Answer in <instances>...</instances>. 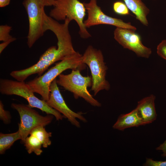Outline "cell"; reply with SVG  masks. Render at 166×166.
Returning a JSON list of instances; mask_svg holds the SVG:
<instances>
[{
    "mask_svg": "<svg viewBox=\"0 0 166 166\" xmlns=\"http://www.w3.org/2000/svg\"><path fill=\"white\" fill-rule=\"evenodd\" d=\"M144 165L146 166H166V160L165 161H156L146 158L145 163Z\"/></svg>",
    "mask_w": 166,
    "mask_h": 166,
    "instance_id": "7402d4cb",
    "label": "cell"
},
{
    "mask_svg": "<svg viewBox=\"0 0 166 166\" xmlns=\"http://www.w3.org/2000/svg\"><path fill=\"white\" fill-rule=\"evenodd\" d=\"M16 40L15 38L13 37L9 40L3 42L0 44V53L1 54L5 49L11 42Z\"/></svg>",
    "mask_w": 166,
    "mask_h": 166,
    "instance_id": "603a6c76",
    "label": "cell"
},
{
    "mask_svg": "<svg viewBox=\"0 0 166 166\" xmlns=\"http://www.w3.org/2000/svg\"><path fill=\"white\" fill-rule=\"evenodd\" d=\"M114 12L117 14L125 15L129 14V9L123 2L120 1L115 2L113 6Z\"/></svg>",
    "mask_w": 166,
    "mask_h": 166,
    "instance_id": "ac0fdd59",
    "label": "cell"
},
{
    "mask_svg": "<svg viewBox=\"0 0 166 166\" xmlns=\"http://www.w3.org/2000/svg\"><path fill=\"white\" fill-rule=\"evenodd\" d=\"M11 117L9 112L5 110L2 101H0V119L4 123L7 124L10 121Z\"/></svg>",
    "mask_w": 166,
    "mask_h": 166,
    "instance_id": "ffe728a7",
    "label": "cell"
},
{
    "mask_svg": "<svg viewBox=\"0 0 166 166\" xmlns=\"http://www.w3.org/2000/svg\"><path fill=\"white\" fill-rule=\"evenodd\" d=\"M22 4L27 13L29 30L27 44L31 48L44 33L43 30L45 6L40 0H24Z\"/></svg>",
    "mask_w": 166,
    "mask_h": 166,
    "instance_id": "ba28073f",
    "label": "cell"
},
{
    "mask_svg": "<svg viewBox=\"0 0 166 166\" xmlns=\"http://www.w3.org/2000/svg\"><path fill=\"white\" fill-rule=\"evenodd\" d=\"M11 107L19 114L20 121L18 124V131L23 143L33 129L39 126H45L49 124L52 122L54 116L51 114L43 116L28 105L23 104L13 103Z\"/></svg>",
    "mask_w": 166,
    "mask_h": 166,
    "instance_id": "52a82bcc",
    "label": "cell"
},
{
    "mask_svg": "<svg viewBox=\"0 0 166 166\" xmlns=\"http://www.w3.org/2000/svg\"><path fill=\"white\" fill-rule=\"evenodd\" d=\"M18 140H21V136L18 131L14 133H0V154H3L9 149L14 143Z\"/></svg>",
    "mask_w": 166,
    "mask_h": 166,
    "instance_id": "9a60e30c",
    "label": "cell"
},
{
    "mask_svg": "<svg viewBox=\"0 0 166 166\" xmlns=\"http://www.w3.org/2000/svg\"><path fill=\"white\" fill-rule=\"evenodd\" d=\"M57 83L73 93L75 99L81 97L93 106H101V104L93 97L88 90V88L92 85V77L82 76L79 70H72L68 74H61L57 80Z\"/></svg>",
    "mask_w": 166,
    "mask_h": 166,
    "instance_id": "8992f818",
    "label": "cell"
},
{
    "mask_svg": "<svg viewBox=\"0 0 166 166\" xmlns=\"http://www.w3.org/2000/svg\"><path fill=\"white\" fill-rule=\"evenodd\" d=\"M45 6H54L55 0H40Z\"/></svg>",
    "mask_w": 166,
    "mask_h": 166,
    "instance_id": "d4e9b609",
    "label": "cell"
},
{
    "mask_svg": "<svg viewBox=\"0 0 166 166\" xmlns=\"http://www.w3.org/2000/svg\"><path fill=\"white\" fill-rule=\"evenodd\" d=\"M49 91L48 99L46 101L49 106L62 114L72 124L78 128L80 127V124L77 118L85 123L87 122L82 113L75 112L67 105L58 87L56 78L50 84Z\"/></svg>",
    "mask_w": 166,
    "mask_h": 166,
    "instance_id": "8fae6325",
    "label": "cell"
},
{
    "mask_svg": "<svg viewBox=\"0 0 166 166\" xmlns=\"http://www.w3.org/2000/svg\"><path fill=\"white\" fill-rule=\"evenodd\" d=\"M155 97L153 95L138 102L136 108L138 115L145 124L152 123L157 118L155 105Z\"/></svg>",
    "mask_w": 166,
    "mask_h": 166,
    "instance_id": "7c38bea8",
    "label": "cell"
},
{
    "mask_svg": "<svg viewBox=\"0 0 166 166\" xmlns=\"http://www.w3.org/2000/svg\"><path fill=\"white\" fill-rule=\"evenodd\" d=\"M0 92L3 95L21 97L28 101V105L30 107L38 109L47 114L52 115L57 121L65 118L59 112L49 106L45 101L36 97L30 85L24 81L1 78Z\"/></svg>",
    "mask_w": 166,
    "mask_h": 166,
    "instance_id": "3957f363",
    "label": "cell"
},
{
    "mask_svg": "<svg viewBox=\"0 0 166 166\" xmlns=\"http://www.w3.org/2000/svg\"><path fill=\"white\" fill-rule=\"evenodd\" d=\"M10 0H0V7H3L9 5Z\"/></svg>",
    "mask_w": 166,
    "mask_h": 166,
    "instance_id": "484cf974",
    "label": "cell"
},
{
    "mask_svg": "<svg viewBox=\"0 0 166 166\" xmlns=\"http://www.w3.org/2000/svg\"><path fill=\"white\" fill-rule=\"evenodd\" d=\"M45 126H39L32 130L30 135H33L39 140L44 148H47L51 145V141L49 138L52 136V133L48 132Z\"/></svg>",
    "mask_w": 166,
    "mask_h": 166,
    "instance_id": "e0dca14e",
    "label": "cell"
},
{
    "mask_svg": "<svg viewBox=\"0 0 166 166\" xmlns=\"http://www.w3.org/2000/svg\"><path fill=\"white\" fill-rule=\"evenodd\" d=\"M11 30L12 27L7 25L0 26V41L6 42L13 38L10 34Z\"/></svg>",
    "mask_w": 166,
    "mask_h": 166,
    "instance_id": "d6986e66",
    "label": "cell"
},
{
    "mask_svg": "<svg viewBox=\"0 0 166 166\" xmlns=\"http://www.w3.org/2000/svg\"><path fill=\"white\" fill-rule=\"evenodd\" d=\"M88 13V17L84 21L86 28L100 25L106 24L115 26L116 27L130 29L135 30L136 28L130 23H127L122 20L106 15L97 4V0H90L88 3H84Z\"/></svg>",
    "mask_w": 166,
    "mask_h": 166,
    "instance_id": "9c48e42d",
    "label": "cell"
},
{
    "mask_svg": "<svg viewBox=\"0 0 166 166\" xmlns=\"http://www.w3.org/2000/svg\"><path fill=\"white\" fill-rule=\"evenodd\" d=\"M51 31L57 37V47L53 46L49 47L41 56L37 63L28 68L12 71L11 76L17 81H24L32 75L37 74L41 76L52 64L76 52L73 46L68 25L57 24L53 27Z\"/></svg>",
    "mask_w": 166,
    "mask_h": 166,
    "instance_id": "6da1fadb",
    "label": "cell"
},
{
    "mask_svg": "<svg viewBox=\"0 0 166 166\" xmlns=\"http://www.w3.org/2000/svg\"><path fill=\"white\" fill-rule=\"evenodd\" d=\"M158 55L166 60V40H164L158 45L157 47Z\"/></svg>",
    "mask_w": 166,
    "mask_h": 166,
    "instance_id": "44dd1931",
    "label": "cell"
},
{
    "mask_svg": "<svg viewBox=\"0 0 166 166\" xmlns=\"http://www.w3.org/2000/svg\"><path fill=\"white\" fill-rule=\"evenodd\" d=\"M82 60L90 70L92 78L91 90L94 95L101 90H108L110 85L106 79L107 67L101 50L89 45L82 56Z\"/></svg>",
    "mask_w": 166,
    "mask_h": 166,
    "instance_id": "5b68a950",
    "label": "cell"
},
{
    "mask_svg": "<svg viewBox=\"0 0 166 166\" xmlns=\"http://www.w3.org/2000/svg\"><path fill=\"white\" fill-rule=\"evenodd\" d=\"M26 149L29 154L34 153L37 156L40 155L42 152L41 149L42 144L35 136L30 135L25 139L24 142Z\"/></svg>",
    "mask_w": 166,
    "mask_h": 166,
    "instance_id": "2e32d148",
    "label": "cell"
},
{
    "mask_svg": "<svg viewBox=\"0 0 166 166\" xmlns=\"http://www.w3.org/2000/svg\"><path fill=\"white\" fill-rule=\"evenodd\" d=\"M125 4L142 24L148 26V22L147 16L149 10L141 0H123Z\"/></svg>",
    "mask_w": 166,
    "mask_h": 166,
    "instance_id": "5bb4252c",
    "label": "cell"
},
{
    "mask_svg": "<svg viewBox=\"0 0 166 166\" xmlns=\"http://www.w3.org/2000/svg\"><path fill=\"white\" fill-rule=\"evenodd\" d=\"M53 8L49 16L57 21L68 18L74 20L79 27V34L81 38L87 39L91 37L84 23L86 11L84 3L79 0H55Z\"/></svg>",
    "mask_w": 166,
    "mask_h": 166,
    "instance_id": "277c9868",
    "label": "cell"
},
{
    "mask_svg": "<svg viewBox=\"0 0 166 166\" xmlns=\"http://www.w3.org/2000/svg\"><path fill=\"white\" fill-rule=\"evenodd\" d=\"M145 125L139 116L136 109L125 114H121L118 117L113 128L120 131L134 127Z\"/></svg>",
    "mask_w": 166,
    "mask_h": 166,
    "instance_id": "4fadbf2b",
    "label": "cell"
},
{
    "mask_svg": "<svg viewBox=\"0 0 166 166\" xmlns=\"http://www.w3.org/2000/svg\"><path fill=\"white\" fill-rule=\"evenodd\" d=\"M156 150L161 151L163 152L162 156L166 157V140L163 143L156 148Z\"/></svg>",
    "mask_w": 166,
    "mask_h": 166,
    "instance_id": "cb8c5ba5",
    "label": "cell"
},
{
    "mask_svg": "<svg viewBox=\"0 0 166 166\" xmlns=\"http://www.w3.org/2000/svg\"><path fill=\"white\" fill-rule=\"evenodd\" d=\"M82 56L77 52L68 55L43 75L27 83L34 93L40 94L43 100L46 101L49 95L50 85L57 76L67 69L80 71L85 68V64L82 62Z\"/></svg>",
    "mask_w": 166,
    "mask_h": 166,
    "instance_id": "7a4b0ae2",
    "label": "cell"
},
{
    "mask_svg": "<svg viewBox=\"0 0 166 166\" xmlns=\"http://www.w3.org/2000/svg\"><path fill=\"white\" fill-rule=\"evenodd\" d=\"M135 31L116 27L114 31V38L124 48L133 51L137 56L148 58L152 53V50L143 45L140 36Z\"/></svg>",
    "mask_w": 166,
    "mask_h": 166,
    "instance_id": "30bf717a",
    "label": "cell"
}]
</instances>
